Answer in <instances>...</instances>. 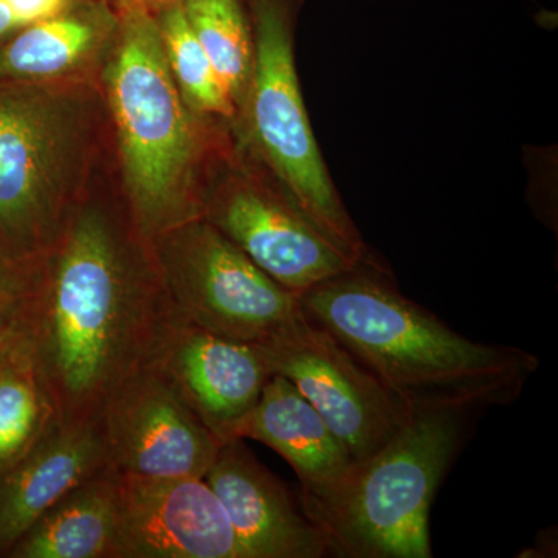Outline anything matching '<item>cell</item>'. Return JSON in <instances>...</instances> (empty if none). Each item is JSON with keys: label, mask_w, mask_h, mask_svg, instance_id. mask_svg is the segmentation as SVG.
Here are the masks:
<instances>
[{"label": "cell", "mask_w": 558, "mask_h": 558, "mask_svg": "<svg viewBox=\"0 0 558 558\" xmlns=\"http://www.w3.org/2000/svg\"><path fill=\"white\" fill-rule=\"evenodd\" d=\"M238 439L258 440L284 458L299 476L300 494L330 486L354 461L310 400L278 374H271Z\"/></svg>", "instance_id": "cell-16"}, {"label": "cell", "mask_w": 558, "mask_h": 558, "mask_svg": "<svg viewBox=\"0 0 558 558\" xmlns=\"http://www.w3.org/2000/svg\"><path fill=\"white\" fill-rule=\"evenodd\" d=\"M150 242L95 180L43 260L31 348L61 422L97 421L175 318Z\"/></svg>", "instance_id": "cell-1"}, {"label": "cell", "mask_w": 558, "mask_h": 558, "mask_svg": "<svg viewBox=\"0 0 558 558\" xmlns=\"http://www.w3.org/2000/svg\"><path fill=\"white\" fill-rule=\"evenodd\" d=\"M220 444L238 439L271 371L258 344L223 339L175 315L154 362Z\"/></svg>", "instance_id": "cell-12"}, {"label": "cell", "mask_w": 558, "mask_h": 558, "mask_svg": "<svg viewBox=\"0 0 558 558\" xmlns=\"http://www.w3.org/2000/svg\"><path fill=\"white\" fill-rule=\"evenodd\" d=\"M20 27H22V25L16 21V17L0 2V39L5 38L7 35H10L11 32Z\"/></svg>", "instance_id": "cell-24"}, {"label": "cell", "mask_w": 558, "mask_h": 558, "mask_svg": "<svg viewBox=\"0 0 558 558\" xmlns=\"http://www.w3.org/2000/svg\"><path fill=\"white\" fill-rule=\"evenodd\" d=\"M328 329L413 413L470 414L520 398L539 360L515 347L462 337L407 299L379 260L355 264L299 295Z\"/></svg>", "instance_id": "cell-2"}, {"label": "cell", "mask_w": 558, "mask_h": 558, "mask_svg": "<svg viewBox=\"0 0 558 558\" xmlns=\"http://www.w3.org/2000/svg\"><path fill=\"white\" fill-rule=\"evenodd\" d=\"M100 424L110 468L137 478H204L222 446L156 363L117 388Z\"/></svg>", "instance_id": "cell-10"}, {"label": "cell", "mask_w": 558, "mask_h": 558, "mask_svg": "<svg viewBox=\"0 0 558 558\" xmlns=\"http://www.w3.org/2000/svg\"><path fill=\"white\" fill-rule=\"evenodd\" d=\"M110 468L100 418H58L27 453L0 473V557L62 497Z\"/></svg>", "instance_id": "cell-14"}, {"label": "cell", "mask_w": 558, "mask_h": 558, "mask_svg": "<svg viewBox=\"0 0 558 558\" xmlns=\"http://www.w3.org/2000/svg\"><path fill=\"white\" fill-rule=\"evenodd\" d=\"M5 351H7V349H5ZM5 351H2V352H5ZM2 352H0V354H2Z\"/></svg>", "instance_id": "cell-25"}, {"label": "cell", "mask_w": 558, "mask_h": 558, "mask_svg": "<svg viewBox=\"0 0 558 558\" xmlns=\"http://www.w3.org/2000/svg\"><path fill=\"white\" fill-rule=\"evenodd\" d=\"M469 414L416 413L395 438L352 461L330 486L300 494L329 556L432 558L429 509L465 436Z\"/></svg>", "instance_id": "cell-5"}, {"label": "cell", "mask_w": 558, "mask_h": 558, "mask_svg": "<svg viewBox=\"0 0 558 558\" xmlns=\"http://www.w3.org/2000/svg\"><path fill=\"white\" fill-rule=\"evenodd\" d=\"M119 510L113 469L70 490L11 548L10 558H112Z\"/></svg>", "instance_id": "cell-17"}, {"label": "cell", "mask_w": 558, "mask_h": 558, "mask_svg": "<svg viewBox=\"0 0 558 558\" xmlns=\"http://www.w3.org/2000/svg\"><path fill=\"white\" fill-rule=\"evenodd\" d=\"M100 72L119 194L145 240L201 218V189L213 143L226 124L186 105L172 78L153 11L120 14Z\"/></svg>", "instance_id": "cell-3"}, {"label": "cell", "mask_w": 558, "mask_h": 558, "mask_svg": "<svg viewBox=\"0 0 558 558\" xmlns=\"http://www.w3.org/2000/svg\"><path fill=\"white\" fill-rule=\"evenodd\" d=\"M21 25L46 20L64 9L70 0H0Z\"/></svg>", "instance_id": "cell-22"}, {"label": "cell", "mask_w": 558, "mask_h": 558, "mask_svg": "<svg viewBox=\"0 0 558 558\" xmlns=\"http://www.w3.org/2000/svg\"><path fill=\"white\" fill-rule=\"evenodd\" d=\"M149 242L172 307L190 325L223 339L264 344L301 312L299 295L205 219Z\"/></svg>", "instance_id": "cell-8"}, {"label": "cell", "mask_w": 558, "mask_h": 558, "mask_svg": "<svg viewBox=\"0 0 558 558\" xmlns=\"http://www.w3.org/2000/svg\"><path fill=\"white\" fill-rule=\"evenodd\" d=\"M191 31L229 92L234 108L247 95L253 70V33L244 0H180Z\"/></svg>", "instance_id": "cell-19"}, {"label": "cell", "mask_w": 558, "mask_h": 558, "mask_svg": "<svg viewBox=\"0 0 558 558\" xmlns=\"http://www.w3.org/2000/svg\"><path fill=\"white\" fill-rule=\"evenodd\" d=\"M121 16L105 0H70L53 16L0 39V81H97Z\"/></svg>", "instance_id": "cell-15"}, {"label": "cell", "mask_w": 558, "mask_h": 558, "mask_svg": "<svg viewBox=\"0 0 558 558\" xmlns=\"http://www.w3.org/2000/svg\"><path fill=\"white\" fill-rule=\"evenodd\" d=\"M244 3L255 54L234 137L351 263L374 258L330 178L301 92L295 28L304 0Z\"/></svg>", "instance_id": "cell-6"}, {"label": "cell", "mask_w": 558, "mask_h": 558, "mask_svg": "<svg viewBox=\"0 0 558 558\" xmlns=\"http://www.w3.org/2000/svg\"><path fill=\"white\" fill-rule=\"evenodd\" d=\"M58 421L31 340L0 354V473L20 461Z\"/></svg>", "instance_id": "cell-18"}, {"label": "cell", "mask_w": 558, "mask_h": 558, "mask_svg": "<svg viewBox=\"0 0 558 558\" xmlns=\"http://www.w3.org/2000/svg\"><path fill=\"white\" fill-rule=\"evenodd\" d=\"M105 2H108L117 13L123 14L128 11H156L174 0H105Z\"/></svg>", "instance_id": "cell-23"}, {"label": "cell", "mask_w": 558, "mask_h": 558, "mask_svg": "<svg viewBox=\"0 0 558 558\" xmlns=\"http://www.w3.org/2000/svg\"><path fill=\"white\" fill-rule=\"evenodd\" d=\"M201 218L295 295L355 266L242 148L231 124L209 150Z\"/></svg>", "instance_id": "cell-7"}, {"label": "cell", "mask_w": 558, "mask_h": 558, "mask_svg": "<svg viewBox=\"0 0 558 558\" xmlns=\"http://www.w3.org/2000/svg\"><path fill=\"white\" fill-rule=\"evenodd\" d=\"M204 480L222 502L244 558L330 557L299 495L253 457L244 439L222 444Z\"/></svg>", "instance_id": "cell-13"}, {"label": "cell", "mask_w": 558, "mask_h": 558, "mask_svg": "<svg viewBox=\"0 0 558 558\" xmlns=\"http://www.w3.org/2000/svg\"><path fill=\"white\" fill-rule=\"evenodd\" d=\"M258 347L271 374L295 385L354 461L384 447L416 414L303 310Z\"/></svg>", "instance_id": "cell-9"}, {"label": "cell", "mask_w": 558, "mask_h": 558, "mask_svg": "<svg viewBox=\"0 0 558 558\" xmlns=\"http://www.w3.org/2000/svg\"><path fill=\"white\" fill-rule=\"evenodd\" d=\"M109 137L97 81H0V242L43 260L95 180Z\"/></svg>", "instance_id": "cell-4"}, {"label": "cell", "mask_w": 558, "mask_h": 558, "mask_svg": "<svg viewBox=\"0 0 558 558\" xmlns=\"http://www.w3.org/2000/svg\"><path fill=\"white\" fill-rule=\"evenodd\" d=\"M153 13L159 25L168 68L186 105L204 119L233 124L236 108L191 31L182 2L174 0Z\"/></svg>", "instance_id": "cell-20"}, {"label": "cell", "mask_w": 558, "mask_h": 558, "mask_svg": "<svg viewBox=\"0 0 558 558\" xmlns=\"http://www.w3.org/2000/svg\"><path fill=\"white\" fill-rule=\"evenodd\" d=\"M43 260L21 258L0 242V352L31 340Z\"/></svg>", "instance_id": "cell-21"}, {"label": "cell", "mask_w": 558, "mask_h": 558, "mask_svg": "<svg viewBox=\"0 0 558 558\" xmlns=\"http://www.w3.org/2000/svg\"><path fill=\"white\" fill-rule=\"evenodd\" d=\"M112 558H244L218 495L204 478L119 473Z\"/></svg>", "instance_id": "cell-11"}]
</instances>
